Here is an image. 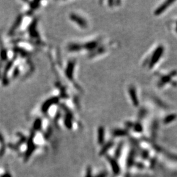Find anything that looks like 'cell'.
Listing matches in <instances>:
<instances>
[{
    "label": "cell",
    "instance_id": "4fadbf2b",
    "mask_svg": "<svg viewBox=\"0 0 177 177\" xmlns=\"http://www.w3.org/2000/svg\"><path fill=\"white\" fill-rule=\"evenodd\" d=\"M176 30H177V28H176Z\"/></svg>",
    "mask_w": 177,
    "mask_h": 177
},
{
    "label": "cell",
    "instance_id": "7c38bea8",
    "mask_svg": "<svg viewBox=\"0 0 177 177\" xmlns=\"http://www.w3.org/2000/svg\"><path fill=\"white\" fill-rule=\"evenodd\" d=\"M125 177H129V174H127V175Z\"/></svg>",
    "mask_w": 177,
    "mask_h": 177
},
{
    "label": "cell",
    "instance_id": "52a82bcc",
    "mask_svg": "<svg viewBox=\"0 0 177 177\" xmlns=\"http://www.w3.org/2000/svg\"><path fill=\"white\" fill-rule=\"evenodd\" d=\"M122 147H123L122 144H119V146H117V149H116V150H115V159H118V158L119 157L120 155H121V150H122Z\"/></svg>",
    "mask_w": 177,
    "mask_h": 177
},
{
    "label": "cell",
    "instance_id": "5b68a950",
    "mask_svg": "<svg viewBox=\"0 0 177 177\" xmlns=\"http://www.w3.org/2000/svg\"><path fill=\"white\" fill-rule=\"evenodd\" d=\"M113 144H114V143H113L112 142H109L106 144L102 148V149L100 150V155H104L105 153L108 152V150H109L110 148H111L112 147Z\"/></svg>",
    "mask_w": 177,
    "mask_h": 177
},
{
    "label": "cell",
    "instance_id": "9c48e42d",
    "mask_svg": "<svg viewBox=\"0 0 177 177\" xmlns=\"http://www.w3.org/2000/svg\"><path fill=\"white\" fill-rule=\"evenodd\" d=\"M108 173L107 171H102L101 173H99L98 174H96V175L94 177H108Z\"/></svg>",
    "mask_w": 177,
    "mask_h": 177
},
{
    "label": "cell",
    "instance_id": "8992f818",
    "mask_svg": "<svg viewBox=\"0 0 177 177\" xmlns=\"http://www.w3.org/2000/svg\"><path fill=\"white\" fill-rule=\"evenodd\" d=\"M98 141L100 144H102L104 142V130L102 128L100 129L98 131Z\"/></svg>",
    "mask_w": 177,
    "mask_h": 177
},
{
    "label": "cell",
    "instance_id": "3957f363",
    "mask_svg": "<svg viewBox=\"0 0 177 177\" xmlns=\"http://www.w3.org/2000/svg\"><path fill=\"white\" fill-rule=\"evenodd\" d=\"M29 142H30L29 145H28V150L26 151V155H25V161H27V160L29 159L30 157L31 156L32 153L35 149V146L34 145V144L33 143V140H30Z\"/></svg>",
    "mask_w": 177,
    "mask_h": 177
},
{
    "label": "cell",
    "instance_id": "ba28073f",
    "mask_svg": "<svg viewBox=\"0 0 177 177\" xmlns=\"http://www.w3.org/2000/svg\"><path fill=\"white\" fill-rule=\"evenodd\" d=\"M92 168L91 166L87 167V168L86 169V174L85 177H94L93 176V174H92Z\"/></svg>",
    "mask_w": 177,
    "mask_h": 177
},
{
    "label": "cell",
    "instance_id": "277c9868",
    "mask_svg": "<svg viewBox=\"0 0 177 177\" xmlns=\"http://www.w3.org/2000/svg\"><path fill=\"white\" fill-rule=\"evenodd\" d=\"M172 3H173V1L165 2V3L163 4L161 7H158L156 11H155V14H156V15H159V14H161V13H163V12L165 10V9L168 7L169 5Z\"/></svg>",
    "mask_w": 177,
    "mask_h": 177
},
{
    "label": "cell",
    "instance_id": "6da1fadb",
    "mask_svg": "<svg viewBox=\"0 0 177 177\" xmlns=\"http://www.w3.org/2000/svg\"><path fill=\"white\" fill-rule=\"evenodd\" d=\"M108 160L110 163L111 167H112V171L114 172V173L116 174V175L117 174H119L120 173V167L119 164L117 163L116 159L113 157L108 156Z\"/></svg>",
    "mask_w": 177,
    "mask_h": 177
},
{
    "label": "cell",
    "instance_id": "7a4b0ae2",
    "mask_svg": "<svg viewBox=\"0 0 177 177\" xmlns=\"http://www.w3.org/2000/svg\"><path fill=\"white\" fill-rule=\"evenodd\" d=\"M163 53V48L162 47H160L158 48L156 51H155L154 55H153V57L152 58V61H151V66L154 65L156 63L157 61L160 58V56H161Z\"/></svg>",
    "mask_w": 177,
    "mask_h": 177
},
{
    "label": "cell",
    "instance_id": "8fae6325",
    "mask_svg": "<svg viewBox=\"0 0 177 177\" xmlns=\"http://www.w3.org/2000/svg\"><path fill=\"white\" fill-rule=\"evenodd\" d=\"M1 177H12V176H11V174H9V173H6L5 174H4Z\"/></svg>",
    "mask_w": 177,
    "mask_h": 177
},
{
    "label": "cell",
    "instance_id": "30bf717a",
    "mask_svg": "<svg viewBox=\"0 0 177 177\" xmlns=\"http://www.w3.org/2000/svg\"><path fill=\"white\" fill-rule=\"evenodd\" d=\"M175 118V116H174V115H169V117H167L166 119H165V122L166 123H169L171 122L172 120Z\"/></svg>",
    "mask_w": 177,
    "mask_h": 177
}]
</instances>
